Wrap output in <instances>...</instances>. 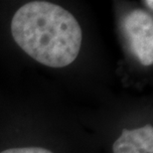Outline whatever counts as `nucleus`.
<instances>
[{
  "label": "nucleus",
  "mask_w": 153,
  "mask_h": 153,
  "mask_svg": "<svg viewBox=\"0 0 153 153\" xmlns=\"http://www.w3.org/2000/svg\"><path fill=\"white\" fill-rule=\"evenodd\" d=\"M11 33L16 44L40 64L64 68L76 59L82 32L78 20L62 6L31 1L15 12Z\"/></svg>",
  "instance_id": "1"
},
{
  "label": "nucleus",
  "mask_w": 153,
  "mask_h": 153,
  "mask_svg": "<svg viewBox=\"0 0 153 153\" xmlns=\"http://www.w3.org/2000/svg\"><path fill=\"white\" fill-rule=\"evenodd\" d=\"M128 47L137 61L145 67L153 64V19L147 12L134 9L121 20Z\"/></svg>",
  "instance_id": "2"
},
{
  "label": "nucleus",
  "mask_w": 153,
  "mask_h": 153,
  "mask_svg": "<svg viewBox=\"0 0 153 153\" xmlns=\"http://www.w3.org/2000/svg\"><path fill=\"white\" fill-rule=\"evenodd\" d=\"M114 153H153V126L146 124L134 129H123L112 145Z\"/></svg>",
  "instance_id": "3"
},
{
  "label": "nucleus",
  "mask_w": 153,
  "mask_h": 153,
  "mask_svg": "<svg viewBox=\"0 0 153 153\" xmlns=\"http://www.w3.org/2000/svg\"><path fill=\"white\" fill-rule=\"evenodd\" d=\"M0 153H53L46 148L42 147H17L9 148L1 151Z\"/></svg>",
  "instance_id": "4"
},
{
  "label": "nucleus",
  "mask_w": 153,
  "mask_h": 153,
  "mask_svg": "<svg viewBox=\"0 0 153 153\" xmlns=\"http://www.w3.org/2000/svg\"><path fill=\"white\" fill-rule=\"evenodd\" d=\"M144 3H146V5L148 6L149 8H150V10L152 11V9H153V1L152 0H147V1H144Z\"/></svg>",
  "instance_id": "5"
}]
</instances>
